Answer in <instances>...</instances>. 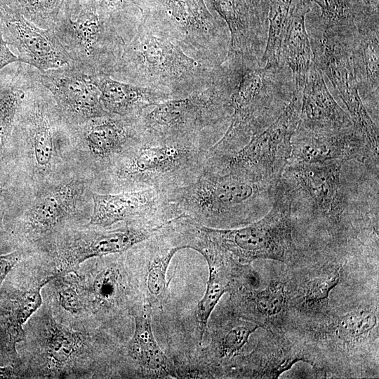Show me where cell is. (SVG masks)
Listing matches in <instances>:
<instances>
[{
    "instance_id": "25",
    "label": "cell",
    "mask_w": 379,
    "mask_h": 379,
    "mask_svg": "<svg viewBox=\"0 0 379 379\" xmlns=\"http://www.w3.org/2000/svg\"><path fill=\"white\" fill-rule=\"evenodd\" d=\"M95 83L103 109L121 117L138 118L147 107L172 99L165 91L120 81L107 74H96Z\"/></svg>"
},
{
    "instance_id": "5",
    "label": "cell",
    "mask_w": 379,
    "mask_h": 379,
    "mask_svg": "<svg viewBox=\"0 0 379 379\" xmlns=\"http://www.w3.org/2000/svg\"><path fill=\"white\" fill-rule=\"evenodd\" d=\"M277 184L203 170L190 183L166 192L179 215L208 227L249 224L272 205Z\"/></svg>"
},
{
    "instance_id": "6",
    "label": "cell",
    "mask_w": 379,
    "mask_h": 379,
    "mask_svg": "<svg viewBox=\"0 0 379 379\" xmlns=\"http://www.w3.org/2000/svg\"><path fill=\"white\" fill-rule=\"evenodd\" d=\"M295 91L292 73L284 62L246 69L230 98L228 126L209 147L210 154L222 156L239 150L278 117Z\"/></svg>"
},
{
    "instance_id": "15",
    "label": "cell",
    "mask_w": 379,
    "mask_h": 379,
    "mask_svg": "<svg viewBox=\"0 0 379 379\" xmlns=\"http://www.w3.org/2000/svg\"><path fill=\"white\" fill-rule=\"evenodd\" d=\"M343 162H291L282 174L286 187L301 195L313 213L333 230L341 226L347 207L340 178Z\"/></svg>"
},
{
    "instance_id": "13",
    "label": "cell",
    "mask_w": 379,
    "mask_h": 379,
    "mask_svg": "<svg viewBox=\"0 0 379 379\" xmlns=\"http://www.w3.org/2000/svg\"><path fill=\"white\" fill-rule=\"evenodd\" d=\"M71 133L77 169L93 182L141 138L137 118L109 113L71 126Z\"/></svg>"
},
{
    "instance_id": "42",
    "label": "cell",
    "mask_w": 379,
    "mask_h": 379,
    "mask_svg": "<svg viewBox=\"0 0 379 379\" xmlns=\"http://www.w3.org/2000/svg\"><path fill=\"white\" fill-rule=\"evenodd\" d=\"M17 375L13 368L10 366H0V378H13Z\"/></svg>"
},
{
    "instance_id": "34",
    "label": "cell",
    "mask_w": 379,
    "mask_h": 379,
    "mask_svg": "<svg viewBox=\"0 0 379 379\" xmlns=\"http://www.w3.org/2000/svg\"><path fill=\"white\" fill-rule=\"evenodd\" d=\"M57 275L52 273L34 286L20 291L11 301L6 317V330L13 350L16 343L25 339L23 326L42 305L41 288Z\"/></svg>"
},
{
    "instance_id": "19",
    "label": "cell",
    "mask_w": 379,
    "mask_h": 379,
    "mask_svg": "<svg viewBox=\"0 0 379 379\" xmlns=\"http://www.w3.org/2000/svg\"><path fill=\"white\" fill-rule=\"evenodd\" d=\"M4 36L18 52L19 62L39 72L72 62L52 29H43L26 19L18 2L0 13Z\"/></svg>"
},
{
    "instance_id": "39",
    "label": "cell",
    "mask_w": 379,
    "mask_h": 379,
    "mask_svg": "<svg viewBox=\"0 0 379 379\" xmlns=\"http://www.w3.org/2000/svg\"><path fill=\"white\" fill-rule=\"evenodd\" d=\"M101 8L121 22L131 24L141 18L139 0H100Z\"/></svg>"
},
{
    "instance_id": "33",
    "label": "cell",
    "mask_w": 379,
    "mask_h": 379,
    "mask_svg": "<svg viewBox=\"0 0 379 379\" xmlns=\"http://www.w3.org/2000/svg\"><path fill=\"white\" fill-rule=\"evenodd\" d=\"M222 323L211 335L210 352L217 363L223 365L234 364L244 354V347L250 335L260 326L234 314Z\"/></svg>"
},
{
    "instance_id": "14",
    "label": "cell",
    "mask_w": 379,
    "mask_h": 379,
    "mask_svg": "<svg viewBox=\"0 0 379 379\" xmlns=\"http://www.w3.org/2000/svg\"><path fill=\"white\" fill-rule=\"evenodd\" d=\"M34 336V357L30 369L43 378H81L88 368L86 362L91 352V336L87 332L74 331L58 322L51 310L39 316Z\"/></svg>"
},
{
    "instance_id": "44",
    "label": "cell",
    "mask_w": 379,
    "mask_h": 379,
    "mask_svg": "<svg viewBox=\"0 0 379 379\" xmlns=\"http://www.w3.org/2000/svg\"><path fill=\"white\" fill-rule=\"evenodd\" d=\"M368 6L378 9V0H360Z\"/></svg>"
},
{
    "instance_id": "11",
    "label": "cell",
    "mask_w": 379,
    "mask_h": 379,
    "mask_svg": "<svg viewBox=\"0 0 379 379\" xmlns=\"http://www.w3.org/2000/svg\"><path fill=\"white\" fill-rule=\"evenodd\" d=\"M292 202L286 187L279 182L271 208L262 218L234 229L212 228L199 223L198 228L204 237L241 263L259 258L292 262L298 255Z\"/></svg>"
},
{
    "instance_id": "3",
    "label": "cell",
    "mask_w": 379,
    "mask_h": 379,
    "mask_svg": "<svg viewBox=\"0 0 379 379\" xmlns=\"http://www.w3.org/2000/svg\"><path fill=\"white\" fill-rule=\"evenodd\" d=\"M245 69L224 60L203 88L147 107L137 118L141 138L155 142L204 140L206 131L227 128L230 98Z\"/></svg>"
},
{
    "instance_id": "21",
    "label": "cell",
    "mask_w": 379,
    "mask_h": 379,
    "mask_svg": "<svg viewBox=\"0 0 379 379\" xmlns=\"http://www.w3.org/2000/svg\"><path fill=\"white\" fill-rule=\"evenodd\" d=\"M291 299L289 284L276 279L263 289L239 288L230 293L232 314L256 324L271 334H282Z\"/></svg>"
},
{
    "instance_id": "10",
    "label": "cell",
    "mask_w": 379,
    "mask_h": 379,
    "mask_svg": "<svg viewBox=\"0 0 379 379\" xmlns=\"http://www.w3.org/2000/svg\"><path fill=\"white\" fill-rule=\"evenodd\" d=\"M301 94L295 91L278 117L239 150L229 155L208 157L204 170L277 184L290 161L292 138L300 119Z\"/></svg>"
},
{
    "instance_id": "17",
    "label": "cell",
    "mask_w": 379,
    "mask_h": 379,
    "mask_svg": "<svg viewBox=\"0 0 379 379\" xmlns=\"http://www.w3.org/2000/svg\"><path fill=\"white\" fill-rule=\"evenodd\" d=\"M92 211L84 225L108 228L122 223L164 225L179 215L166 192L156 189L117 193L92 190Z\"/></svg>"
},
{
    "instance_id": "40",
    "label": "cell",
    "mask_w": 379,
    "mask_h": 379,
    "mask_svg": "<svg viewBox=\"0 0 379 379\" xmlns=\"http://www.w3.org/2000/svg\"><path fill=\"white\" fill-rule=\"evenodd\" d=\"M31 251L29 248H18L12 253L0 255V285L11 269L22 259L25 255Z\"/></svg>"
},
{
    "instance_id": "2",
    "label": "cell",
    "mask_w": 379,
    "mask_h": 379,
    "mask_svg": "<svg viewBox=\"0 0 379 379\" xmlns=\"http://www.w3.org/2000/svg\"><path fill=\"white\" fill-rule=\"evenodd\" d=\"M218 66L187 55L141 16L126 38L110 77L165 91L174 99L185 97L208 84Z\"/></svg>"
},
{
    "instance_id": "43",
    "label": "cell",
    "mask_w": 379,
    "mask_h": 379,
    "mask_svg": "<svg viewBox=\"0 0 379 379\" xmlns=\"http://www.w3.org/2000/svg\"><path fill=\"white\" fill-rule=\"evenodd\" d=\"M17 0H0V13L14 4Z\"/></svg>"
},
{
    "instance_id": "32",
    "label": "cell",
    "mask_w": 379,
    "mask_h": 379,
    "mask_svg": "<svg viewBox=\"0 0 379 379\" xmlns=\"http://www.w3.org/2000/svg\"><path fill=\"white\" fill-rule=\"evenodd\" d=\"M317 275L309 277L291 292V307L307 314H324L328 307L329 295L341 279L340 267L327 266Z\"/></svg>"
},
{
    "instance_id": "38",
    "label": "cell",
    "mask_w": 379,
    "mask_h": 379,
    "mask_svg": "<svg viewBox=\"0 0 379 379\" xmlns=\"http://www.w3.org/2000/svg\"><path fill=\"white\" fill-rule=\"evenodd\" d=\"M24 17L43 29H52L66 0H17Z\"/></svg>"
},
{
    "instance_id": "22",
    "label": "cell",
    "mask_w": 379,
    "mask_h": 379,
    "mask_svg": "<svg viewBox=\"0 0 379 379\" xmlns=\"http://www.w3.org/2000/svg\"><path fill=\"white\" fill-rule=\"evenodd\" d=\"M354 127L346 112L329 92L321 69L313 62L301 94L300 119L296 131L335 133Z\"/></svg>"
},
{
    "instance_id": "26",
    "label": "cell",
    "mask_w": 379,
    "mask_h": 379,
    "mask_svg": "<svg viewBox=\"0 0 379 379\" xmlns=\"http://www.w3.org/2000/svg\"><path fill=\"white\" fill-rule=\"evenodd\" d=\"M268 345H261L251 354L243 356L239 362L241 371L246 378H277L298 361H305L313 364L307 357V352L300 346L295 345L282 336V334H272Z\"/></svg>"
},
{
    "instance_id": "36",
    "label": "cell",
    "mask_w": 379,
    "mask_h": 379,
    "mask_svg": "<svg viewBox=\"0 0 379 379\" xmlns=\"http://www.w3.org/2000/svg\"><path fill=\"white\" fill-rule=\"evenodd\" d=\"M60 307L71 314L87 312V291L84 276L76 271L58 274L51 281Z\"/></svg>"
},
{
    "instance_id": "24",
    "label": "cell",
    "mask_w": 379,
    "mask_h": 379,
    "mask_svg": "<svg viewBox=\"0 0 379 379\" xmlns=\"http://www.w3.org/2000/svg\"><path fill=\"white\" fill-rule=\"evenodd\" d=\"M311 0H293L281 46V60L292 73L296 91L302 92L306 82L313 53L305 26Z\"/></svg>"
},
{
    "instance_id": "4",
    "label": "cell",
    "mask_w": 379,
    "mask_h": 379,
    "mask_svg": "<svg viewBox=\"0 0 379 379\" xmlns=\"http://www.w3.org/2000/svg\"><path fill=\"white\" fill-rule=\"evenodd\" d=\"M208 148L201 140L154 142L140 138L93 180L92 190L117 193L156 189L166 193L201 174Z\"/></svg>"
},
{
    "instance_id": "8",
    "label": "cell",
    "mask_w": 379,
    "mask_h": 379,
    "mask_svg": "<svg viewBox=\"0 0 379 379\" xmlns=\"http://www.w3.org/2000/svg\"><path fill=\"white\" fill-rule=\"evenodd\" d=\"M100 0H66L52 29L72 62L110 76L134 28L106 13Z\"/></svg>"
},
{
    "instance_id": "27",
    "label": "cell",
    "mask_w": 379,
    "mask_h": 379,
    "mask_svg": "<svg viewBox=\"0 0 379 379\" xmlns=\"http://www.w3.org/2000/svg\"><path fill=\"white\" fill-rule=\"evenodd\" d=\"M320 8L323 35L346 39L378 26V9L360 0H311Z\"/></svg>"
},
{
    "instance_id": "37",
    "label": "cell",
    "mask_w": 379,
    "mask_h": 379,
    "mask_svg": "<svg viewBox=\"0 0 379 379\" xmlns=\"http://www.w3.org/2000/svg\"><path fill=\"white\" fill-rule=\"evenodd\" d=\"M25 188L13 166L0 170V235L10 226Z\"/></svg>"
},
{
    "instance_id": "35",
    "label": "cell",
    "mask_w": 379,
    "mask_h": 379,
    "mask_svg": "<svg viewBox=\"0 0 379 379\" xmlns=\"http://www.w3.org/2000/svg\"><path fill=\"white\" fill-rule=\"evenodd\" d=\"M293 1L270 0L267 39L261 58L262 66H276L283 62L281 46Z\"/></svg>"
},
{
    "instance_id": "12",
    "label": "cell",
    "mask_w": 379,
    "mask_h": 379,
    "mask_svg": "<svg viewBox=\"0 0 379 379\" xmlns=\"http://www.w3.org/2000/svg\"><path fill=\"white\" fill-rule=\"evenodd\" d=\"M169 222L159 225L122 223L108 228L74 227L58 233L44 245L49 248L55 261L56 270L53 273L60 274L76 271L90 258L128 251Z\"/></svg>"
},
{
    "instance_id": "31",
    "label": "cell",
    "mask_w": 379,
    "mask_h": 379,
    "mask_svg": "<svg viewBox=\"0 0 379 379\" xmlns=\"http://www.w3.org/2000/svg\"><path fill=\"white\" fill-rule=\"evenodd\" d=\"M93 279L84 281L87 291V311L108 312L120 305L126 295V286L121 267L115 263L101 266Z\"/></svg>"
},
{
    "instance_id": "16",
    "label": "cell",
    "mask_w": 379,
    "mask_h": 379,
    "mask_svg": "<svg viewBox=\"0 0 379 379\" xmlns=\"http://www.w3.org/2000/svg\"><path fill=\"white\" fill-rule=\"evenodd\" d=\"M208 8L225 22L230 32L224 59L247 67L262 66L268 32L270 0H205Z\"/></svg>"
},
{
    "instance_id": "18",
    "label": "cell",
    "mask_w": 379,
    "mask_h": 379,
    "mask_svg": "<svg viewBox=\"0 0 379 379\" xmlns=\"http://www.w3.org/2000/svg\"><path fill=\"white\" fill-rule=\"evenodd\" d=\"M96 74L71 62L39 71L38 79L51 93L67 122L75 126L107 113L100 103Z\"/></svg>"
},
{
    "instance_id": "23",
    "label": "cell",
    "mask_w": 379,
    "mask_h": 379,
    "mask_svg": "<svg viewBox=\"0 0 379 379\" xmlns=\"http://www.w3.org/2000/svg\"><path fill=\"white\" fill-rule=\"evenodd\" d=\"M38 72L32 66L24 67L20 62L0 71V170L11 164V138L15 119Z\"/></svg>"
},
{
    "instance_id": "28",
    "label": "cell",
    "mask_w": 379,
    "mask_h": 379,
    "mask_svg": "<svg viewBox=\"0 0 379 379\" xmlns=\"http://www.w3.org/2000/svg\"><path fill=\"white\" fill-rule=\"evenodd\" d=\"M353 73L359 95L378 105L379 26L357 32L350 41Z\"/></svg>"
},
{
    "instance_id": "9",
    "label": "cell",
    "mask_w": 379,
    "mask_h": 379,
    "mask_svg": "<svg viewBox=\"0 0 379 379\" xmlns=\"http://www.w3.org/2000/svg\"><path fill=\"white\" fill-rule=\"evenodd\" d=\"M142 18L187 55L213 66L226 56L230 36L224 20L205 0H139Z\"/></svg>"
},
{
    "instance_id": "7",
    "label": "cell",
    "mask_w": 379,
    "mask_h": 379,
    "mask_svg": "<svg viewBox=\"0 0 379 379\" xmlns=\"http://www.w3.org/2000/svg\"><path fill=\"white\" fill-rule=\"evenodd\" d=\"M93 179L75 173L36 190L26 191L12 220L11 232L22 244L41 246L58 233L82 226L92 211Z\"/></svg>"
},
{
    "instance_id": "30",
    "label": "cell",
    "mask_w": 379,
    "mask_h": 379,
    "mask_svg": "<svg viewBox=\"0 0 379 379\" xmlns=\"http://www.w3.org/2000/svg\"><path fill=\"white\" fill-rule=\"evenodd\" d=\"M378 322L375 307H361L333 319L324 326L323 335L345 350L354 348L371 336Z\"/></svg>"
},
{
    "instance_id": "29",
    "label": "cell",
    "mask_w": 379,
    "mask_h": 379,
    "mask_svg": "<svg viewBox=\"0 0 379 379\" xmlns=\"http://www.w3.org/2000/svg\"><path fill=\"white\" fill-rule=\"evenodd\" d=\"M135 321L133 337L127 344L129 357L150 375H173L167 357L159 346L152 328V307L146 302L131 309Z\"/></svg>"
},
{
    "instance_id": "41",
    "label": "cell",
    "mask_w": 379,
    "mask_h": 379,
    "mask_svg": "<svg viewBox=\"0 0 379 379\" xmlns=\"http://www.w3.org/2000/svg\"><path fill=\"white\" fill-rule=\"evenodd\" d=\"M3 33V26L0 20V71L8 65L19 62L18 58L8 48Z\"/></svg>"
},
{
    "instance_id": "1",
    "label": "cell",
    "mask_w": 379,
    "mask_h": 379,
    "mask_svg": "<svg viewBox=\"0 0 379 379\" xmlns=\"http://www.w3.org/2000/svg\"><path fill=\"white\" fill-rule=\"evenodd\" d=\"M11 164L28 192L79 172L71 126L38 76L27 90L15 119Z\"/></svg>"
},
{
    "instance_id": "20",
    "label": "cell",
    "mask_w": 379,
    "mask_h": 379,
    "mask_svg": "<svg viewBox=\"0 0 379 379\" xmlns=\"http://www.w3.org/2000/svg\"><path fill=\"white\" fill-rule=\"evenodd\" d=\"M368 159L378 164V159L354 127L335 133H310L295 131L292 138L291 162L351 159L364 161Z\"/></svg>"
}]
</instances>
